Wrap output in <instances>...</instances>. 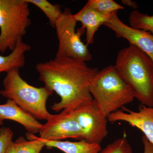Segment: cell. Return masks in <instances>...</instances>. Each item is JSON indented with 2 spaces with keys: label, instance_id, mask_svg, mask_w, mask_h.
I'll use <instances>...</instances> for the list:
<instances>
[{
  "label": "cell",
  "instance_id": "6da1fadb",
  "mask_svg": "<svg viewBox=\"0 0 153 153\" xmlns=\"http://www.w3.org/2000/svg\"><path fill=\"white\" fill-rule=\"evenodd\" d=\"M36 69L44 86L60 96V102L52 106L56 112L64 109L72 111L79 105L93 100L89 86L99 71L97 68L73 58L55 57L38 63Z\"/></svg>",
  "mask_w": 153,
  "mask_h": 153
},
{
  "label": "cell",
  "instance_id": "7a4b0ae2",
  "mask_svg": "<svg viewBox=\"0 0 153 153\" xmlns=\"http://www.w3.org/2000/svg\"><path fill=\"white\" fill-rule=\"evenodd\" d=\"M115 68L132 90L140 104L153 107V61L138 48L130 45L120 50Z\"/></svg>",
  "mask_w": 153,
  "mask_h": 153
},
{
  "label": "cell",
  "instance_id": "3957f363",
  "mask_svg": "<svg viewBox=\"0 0 153 153\" xmlns=\"http://www.w3.org/2000/svg\"><path fill=\"white\" fill-rule=\"evenodd\" d=\"M89 90L96 105L107 117L135 99L131 88L120 77L113 65L97 71L91 82Z\"/></svg>",
  "mask_w": 153,
  "mask_h": 153
},
{
  "label": "cell",
  "instance_id": "277c9868",
  "mask_svg": "<svg viewBox=\"0 0 153 153\" xmlns=\"http://www.w3.org/2000/svg\"><path fill=\"white\" fill-rule=\"evenodd\" d=\"M19 69L7 73L3 79L4 88L0 95L13 101L22 109L37 120H48L51 114L47 108L48 97L53 92L44 86L36 87L22 79Z\"/></svg>",
  "mask_w": 153,
  "mask_h": 153
},
{
  "label": "cell",
  "instance_id": "5b68a950",
  "mask_svg": "<svg viewBox=\"0 0 153 153\" xmlns=\"http://www.w3.org/2000/svg\"><path fill=\"white\" fill-rule=\"evenodd\" d=\"M27 0H0V53L16 48L31 24Z\"/></svg>",
  "mask_w": 153,
  "mask_h": 153
},
{
  "label": "cell",
  "instance_id": "8992f818",
  "mask_svg": "<svg viewBox=\"0 0 153 153\" xmlns=\"http://www.w3.org/2000/svg\"><path fill=\"white\" fill-rule=\"evenodd\" d=\"M76 23L70 9H64L55 26L58 41L55 57H69L88 62L92 57L87 45L80 38L85 30L80 28L76 31Z\"/></svg>",
  "mask_w": 153,
  "mask_h": 153
},
{
  "label": "cell",
  "instance_id": "52a82bcc",
  "mask_svg": "<svg viewBox=\"0 0 153 153\" xmlns=\"http://www.w3.org/2000/svg\"><path fill=\"white\" fill-rule=\"evenodd\" d=\"M72 114L84 131V140L91 143L100 144L108 133L107 117L92 101L80 104Z\"/></svg>",
  "mask_w": 153,
  "mask_h": 153
},
{
  "label": "cell",
  "instance_id": "ba28073f",
  "mask_svg": "<svg viewBox=\"0 0 153 153\" xmlns=\"http://www.w3.org/2000/svg\"><path fill=\"white\" fill-rule=\"evenodd\" d=\"M47 121L42 124L39 132V137L41 139L48 141H62L69 138L84 140V131L71 111L64 109L58 114H51Z\"/></svg>",
  "mask_w": 153,
  "mask_h": 153
},
{
  "label": "cell",
  "instance_id": "9c48e42d",
  "mask_svg": "<svg viewBox=\"0 0 153 153\" xmlns=\"http://www.w3.org/2000/svg\"><path fill=\"white\" fill-rule=\"evenodd\" d=\"M117 12L112 13L109 21L103 25L114 32L118 38L127 40L130 45L144 52L153 61V34L126 25L118 18Z\"/></svg>",
  "mask_w": 153,
  "mask_h": 153
},
{
  "label": "cell",
  "instance_id": "30bf717a",
  "mask_svg": "<svg viewBox=\"0 0 153 153\" xmlns=\"http://www.w3.org/2000/svg\"><path fill=\"white\" fill-rule=\"evenodd\" d=\"M107 119L111 123L125 122L139 129L153 146V107L140 104L137 111L124 107L109 115Z\"/></svg>",
  "mask_w": 153,
  "mask_h": 153
},
{
  "label": "cell",
  "instance_id": "8fae6325",
  "mask_svg": "<svg viewBox=\"0 0 153 153\" xmlns=\"http://www.w3.org/2000/svg\"><path fill=\"white\" fill-rule=\"evenodd\" d=\"M9 120L23 126L29 133L35 134L40 132L42 124L22 109L13 101L8 99L5 104L0 105V126Z\"/></svg>",
  "mask_w": 153,
  "mask_h": 153
},
{
  "label": "cell",
  "instance_id": "7c38bea8",
  "mask_svg": "<svg viewBox=\"0 0 153 153\" xmlns=\"http://www.w3.org/2000/svg\"><path fill=\"white\" fill-rule=\"evenodd\" d=\"M112 14L108 15L100 13L87 3L80 10L74 15L76 22L81 23V29L86 31L85 41L87 46L93 44L97 31L100 26L109 21Z\"/></svg>",
  "mask_w": 153,
  "mask_h": 153
},
{
  "label": "cell",
  "instance_id": "4fadbf2b",
  "mask_svg": "<svg viewBox=\"0 0 153 153\" xmlns=\"http://www.w3.org/2000/svg\"><path fill=\"white\" fill-rule=\"evenodd\" d=\"M39 138L48 149L56 148L65 153H99L102 149L100 144L91 143L84 140L78 142L48 141Z\"/></svg>",
  "mask_w": 153,
  "mask_h": 153
},
{
  "label": "cell",
  "instance_id": "5bb4252c",
  "mask_svg": "<svg viewBox=\"0 0 153 153\" xmlns=\"http://www.w3.org/2000/svg\"><path fill=\"white\" fill-rule=\"evenodd\" d=\"M30 50L31 46L21 39L10 54L6 56L0 55V74L3 72L7 73L13 69H19L24 67L25 53Z\"/></svg>",
  "mask_w": 153,
  "mask_h": 153
},
{
  "label": "cell",
  "instance_id": "9a60e30c",
  "mask_svg": "<svg viewBox=\"0 0 153 153\" xmlns=\"http://www.w3.org/2000/svg\"><path fill=\"white\" fill-rule=\"evenodd\" d=\"M26 137L29 140L21 137L14 142L16 153H40L46 146L39 137L33 134L27 133Z\"/></svg>",
  "mask_w": 153,
  "mask_h": 153
},
{
  "label": "cell",
  "instance_id": "2e32d148",
  "mask_svg": "<svg viewBox=\"0 0 153 153\" xmlns=\"http://www.w3.org/2000/svg\"><path fill=\"white\" fill-rule=\"evenodd\" d=\"M29 4L38 7L49 19L51 26L55 28V24L63 13L60 6L53 4L47 0H27Z\"/></svg>",
  "mask_w": 153,
  "mask_h": 153
},
{
  "label": "cell",
  "instance_id": "e0dca14e",
  "mask_svg": "<svg viewBox=\"0 0 153 153\" xmlns=\"http://www.w3.org/2000/svg\"><path fill=\"white\" fill-rule=\"evenodd\" d=\"M128 20L131 27L145 30L153 35V15L149 16L134 10L130 14Z\"/></svg>",
  "mask_w": 153,
  "mask_h": 153
},
{
  "label": "cell",
  "instance_id": "ac0fdd59",
  "mask_svg": "<svg viewBox=\"0 0 153 153\" xmlns=\"http://www.w3.org/2000/svg\"><path fill=\"white\" fill-rule=\"evenodd\" d=\"M87 3L95 10L106 15H111L124 9L123 6L113 0H89Z\"/></svg>",
  "mask_w": 153,
  "mask_h": 153
},
{
  "label": "cell",
  "instance_id": "d6986e66",
  "mask_svg": "<svg viewBox=\"0 0 153 153\" xmlns=\"http://www.w3.org/2000/svg\"><path fill=\"white\" fill-rule=\"evenodd\" d=\"M99 153H134L128 141L125 137H121L108 145Z\"/></svg>",
  "mask_w": 153,
  "mask_h": 153
},
{
  "label": "cell",
  "instance_id": "ffe728a7",
  "mask_svg": "<svg viewBox=\"0 0 153 153\" xmlns=\"http://www.w3.org/2000/svg\"><path fill=\"white\" fill-rule=\"evenodd\" d=\"M13 132L10 128L0 127V153H6L9 145L13 142Z\"/></svg>",
  "mask_w": 153,
  "mask_h": 153
},
{
  "label": "cell",
  "instance_id": "44dd1931",
  "mask_svg": "<svg viewBox=\"0 0 153 153\" xmlns=\"http://www.w3.org/2000/svg\"><path fill=\"white\" fill-rule=\"evenodd\" d=\"M142 140L144 146L143 153H153V145L148 141L145 136H143Z\"/></svg>",
  "mask_w": 153,
  "mask_h": 153
},
{
  "label": "cell",
  "instance_id": "7402d4cb",
  "mask_svg": "<svg viewBox=\"0 0 153 153\" xmlns=\"http://www.w3.org/2000/svg\"><path fill=\"white\" fill-rule=\"evenodd\" d=\"M122 3L124 5L132 8L133 9H137L138 8L137 4L136 2L133 1L131 0H123Z\"/></svg>",
  "mask_w": 153,
  "mask_h": 153
},
{
  "label": "cell",
  "instance_id": "603a6c76",
  "mask_svg": "<svg viewBox=\"0 0 153 153\" xmlns=\"http://www.w3.org/2000/svg\"><path fill=\"white\" fill-rule=\"evenodd\" d=\"M6 153H16L13 142H12L9 145V147L7 149V151H6Z\"/></svg>",
  "mask_w": 153,
  "mask_h": 153
}]
</instances>
